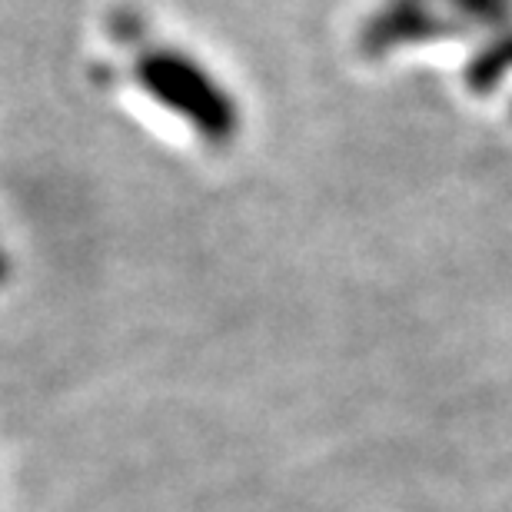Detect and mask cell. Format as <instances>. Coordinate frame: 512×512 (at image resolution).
Returning <instances> with one entry per match:
<instances>
[{
    "instance_id": "6da1fadb",
    "label": "cell",
    "mask_w": 512,
    "mask_h": 512,
    "mask_svg": "<svg viewBox=\"0 0 512 512\" xmlns=\"http://www.w3.org/2000/svg\"><path fill=\"white\" fill-rule=\"evenodd\" d=\"M137 77L143 90L160 107H167L183 120H190V124H197L210 137H227L233 130L230 100L220 94L213 77L197 60L173 54V50H157V54H147L140 60Z\"/></svg>"
}]
</instances>
